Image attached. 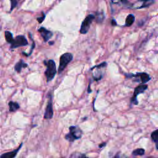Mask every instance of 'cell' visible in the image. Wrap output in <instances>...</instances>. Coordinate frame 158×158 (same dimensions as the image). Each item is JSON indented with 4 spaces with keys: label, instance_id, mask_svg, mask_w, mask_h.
Instances as JSON below:
<instances>
[{
    "label": "cell",
    "instance_id": "8",
    "mask_svg": "<svg viewBox=\"0 0 158 158\" xmlns=\"http://www.w3.org/2000/svg\"><path fill=\"white\" fill-rule=\"evenodd\" d=\"M147 88H148V85H146V84H141V85H139L137 86L135 88L133 96L131 97V98L130 99L131 102L133 104L138 105V101L137 100V96L139 94L143 93L147 89Z\"/></svg>",
    "mask_w": 158,
    "mask_h": 158
},
{
    "label": "cell",
    "instance_id": "10",
    "mask_svg": "<svg viewBox=\"0 0 158 158\" xmlns=\"http://www.w3.org/2000/svg\"><path fill=\"white\" fill-rule=\"evenodd\" d=\"M38 32L41 34V36L43 38L44 43L48 41L49 40L51 39L53 36V33L51 31L47 30L46 28L43 27H41L38 29Z\"/></svg>",
    "mask_w": 158,
    "mask_h": 158
},
{
    "label": "cell",
    "instance_id": "2",
    "mask_svg": "<svg viewBox=\"0 0 158 158\" xmlns=\"http://www.w3.org/2000/svg\"><path fill=\"white\" fill-rule=\"evenodd\" d=\"M43 62L46 66V69L44 71V75L46 77V81L49 82L54 78L57 73L56 63L52 59L44 60Z\"/></svg>",
    "mask_w": 158,
    "mask_h": 158
},
{
    "label": "cell",
    "instance_id": "22",
    "mask_svg": "<svg viewBox=\"0 0 158 158\" xmlns=\"http://www.w3.org/2000/svg\"><path fill=\"white\" fill-rule=\"evenodd\" d=\"M45 17H46L45 14H44L43 12H42V15H41V17H38V18L36 19H37V21L38 22V23H42V22L44 21V19H45Z\"/></svg>",
    "mask_w": 158,
    "mask_h": 158
},
{
    "label": "cell",
    "instance_id": "24",
    "mask_svg": "<svg viewBox=\"0 0 158 158\" xmlns=\"http://www.w3.org/2000/svg\"><path fill=\"white\" fill-rule=\"evenodd\" d=\"M106 145V142H104V143H101V144H100L99 145V148H103V147H104Z\"/></svg>",
    "mask_w": 158,
    "mask_h": 158
},
{
    "label": "cell",
    "instance_id": "18",
    "mask_svg": "<svg viewBox=\"0 0 158 158\" xmlns=\"http://www.w3.org/2000/svg\"><path fill=\"white\" fill-rule=\"evenodd\" d=\"M29 37L30 38L31 40V41H32V44H31V46L30 51L28 54H27V53H26V52H22V54H23L24 56H30V55H31V52H33V49H35V43L34 40H33V38H32V37H31V34H30V33H29Z\"/></svg>",
    "mask_w": 158,
    "mask_h": 158
},
{
    "label": "cell",
    "instance_id": "16",
    "mask_svg": "<svg viewBox=\"0 0 158 158\" xmlns=\"http://www.w3.org/2000/svg\"><path fill=\"white\" fill-rule=\"evenodd\" d=\"M135 20V17L133 14H128L125 20V26L127 27L131 26L134 23Z\"/></svg>",
    "mask_w": 158,
    "mask_h": 158
},
{
    "label": "cell",
    "instance_id": "1",
    "mask_svg": "<svg viewBox=\"0 0 158 158\" xmlns=\"http://www.w3.org/2000/svg\"><path fill=\"white\" fill-rule=\"evenodd\" d=\"M4 36L6 41L10 44V49L27 46L28 44V42L24 35H17L14 38L12 33L10 31H5Z\"/></svg>",
    "mask_w": 158,
    "mask_h": 158
},
{
    "label": "cell",
    "instance_id": "26",
    "mask_svg": "<svg viewBox=\"0 0 158 158\" xmlns=\"http://www.w3.org/2000/svg\"><path fill=\"white\" fill-rule=\"evenodd\" d=\"M54 43V41H52V42H49V44H50V45H52V44H53Z\"/></svg>",
    "mask_w": 158,
    "mask_h": 158
},
{
    "label": "cell",
    "instance_id": "14",
    "mask_svg": "<svg viewBox=\"0 0 158 158\" xmlns=\"http://www.w3.org/2000/svg\"><path fill=\"white\" fill-rule=\"evenodd\" d=\"M9 107V111L10 112H13L16 111L20 108V105L17 102L14 101H9L8 103Z\"/></svg>",
    "mask_w": 158,
    "mask_h": 158
},
{
    "label": "cell",
    "instance_id": "11",
    "mask_svg": "<svg viewBox=\"0 0 158 158\" xmlns=\"http://www.w3.org/2000/svg\"><path fill=\"white\" fill-rule=\"evenodd\" d=\"M154 3V1L146 0V1H138L132 5V9H142L150 6Z\"/></svg>",
    "mask_w": 158,
    "mask_h": 158
},
{
    "label": "cell",
    "instance_id": "23",
    "mask_svg": "<svg viewBox=\"0 0 158 158\" xmlns=\"http://www.w3.org/2000/svg\"><path fill=\"white\" fill-rule=\"evenodd\" d=\"M122 157H123V156H122L121 154H120V153H117L115 156H114L113 157H112V158H122Z\"/></svg>",
    "mask_w": 158,
    "mask_h": 158
},
{
    "label": "cell",
    "instance_id": "15",
    "mask_svg": "<svg viewBox=\"0 0 158 158\" xmlns=\"http://www.w3.org/2000/svg\"><path fill=\"white\" fill-rule=\"evenodd\" d=\"M151 138L153 142L156 143V148L158 150V129L153 131L151 134Z\"/></svg>",
    "mask_w": 158,
    "mask_h": 158
},
{
    "label": "cell",
    "instance_id": "5",
    "mask_svg": "<svg viewBox=\"0 0 158 158\" xmlns=\"http://www.w3.org/2000/svg\"><path fill=\"white\" fill-rule=\"evenodd\" d=\"M73 54L70 52H65L62 54L59 59V65L58 67V73L60 74L67 66V65L72 60Z\"/></svg>",
    "mask_w": 158,
    "mask_h": 158
},
{
    "label": "cell",
    "instance_id": "9",
    "mask_svg": "<svg viewBox=\"0 0 158 158\" xmlns=\"http://www.w3.org/2000/svg\"><path fill=\"white\" fill-rule=\"evenodd\" d=\"M54 114V111L52 109V96L51 94H49V97L48 98V103L45 109V112L44 114V119H51L52 118Z\"/></svg>",
    "mask_w": 158,
    "mask_h": 158
},
{
    "label": "cell",
    "instance_id": "17",
    "mask_svg": "<svg viewBox=\"0 0 158 158\" xmlns=\"http://www.w3.org/2000/svg\"><path fill=\"white\" fill-rule=\"evenodd\" d=\"M70 158H89V157L86 156L85 154H83L79 152H75L71 154Z\"/></svg>",
    "mask_w": 158,
    "mask_h": 158
},
{
    "label": "cell",
    "instance_id": "19",
    "mask_svg": "<svg viewBox=\"0 0 158 158\" xmlns=\"http://www.w3.org/2000/svg\"><path fill=\"white\" fill-rule=\"evenodd\" d=\"M145 151L143 148H138L133 151L132 155L133 156H143L144 154Z\"/></svg>",
    "mask_w": 158,
    "mask_h": 158
},
{
    "label": "cell",
    "instance_id": "21",
    "mask_svg": "<svg viewBox=\"0 0 158 158\" xmlns=\"http://www.w3.org/2000/svg\"><path fill=\"white\" fill-rule=\"evenodd\" d=\"M10 3H11V7H10V12H12V10H13L14 8H15L17 6V4H18V1H12L11 0L10 1Z\"/></svg>",
    "mask_w": 158,
    "mask_h": 158
},
{
    "label": "cell",
    "instance_id": "6",
    "mask_svg": "<svg viewBox=\"0 0 158 158\" xmlns=\"http://www.w3.org/2000/svg\"><path fill=\"white\" fill-rule=\"evenodd\" d=\"M94 19L95 16L93 14H89L85 18V19L81 22L80 29V32L81 34L84 35L88 33L90 28V26Z\"/></svg>",
    "mask_w": 158,
    "mask_h": 158
},
{
    "label": "cell",
    "instance_id": "13",
    "mask_svg": "<svg viewBox=\"0 0 158 158\" xmlns=\"http://www.w3.org/2000/svg\"><path fill=\"white\" fill-rule=\"evenodd\" d=\"M28 67V64L25 63L22 59H20L18 62L16 63V64L14 65V70L17 73H20L22 69Z\"/></svg>",
    "mask_w": 158,
    "mask_h": 158
},
{
    "label": "cell",
    "instance_id": "3",
    "mask_svg": "<svg viewBox=\"0 0 158 158\" xmlns=\"http://www.w3.org/2000/svg\"><path fill=\"white\" fill-rule=\"evenodd\" d=\"M83 135L82 130L78 126H70L69 132L65 135V138L70 142H73L76 139H79Z\"/></svg>",
    "mask_w": 158,
    "mask_h": 158
},
{
    "label": "cell",
    "instance_id": "12",
    "mask_svg": "<svg viewBox=\"0 0 158 158\" xmlns=\"http://www.w3.org/2000/svg\"><path fill=\"white\" fill-rule=\"evenodd\" d=\"M22 143L20 144V145L15 150H13L12 151H10V152H5V153H3L2 154L1 156H0V158H14L17 154L18 153L20 149V148H22Z\"/></svg>",
    "mask_w": 158,
    "mask_h": 158
},
{
    "label": "cell",
    "instance_id": "7",
    "mask_svg": "<svg viewBox=\"0 0 158 158\" xmlns=\"http://www.w3.org/2000/svg\"><path fill=\"white\" fill-rule=\"evenodd\" d=\"M125 76L128 78L133 77L136 78L137 79L135 80L137 82H140L141 84H146L147 82H148L151 80L150 76L145 72H139L136 73L135 74L133 73H126Z\"/></svg>",
    "mask_w": 158,
    "mask_h": 158
},
{
    "label": "cell",
    "instance_id": "20",
    "mask_svg": "<svg viewBox=\"0 0 158 158\" xmlns=\"http://www.w3.org/2000/svg\"><path fill=\"white\" fill-rule=\"evenodd\" d=\"M98 15H96L98 16L97 17V22H102L103 19H104V14L103 12H100V13H98L97 12Z\"/></svg>",
    "mask_w": 158,
    "mask_h": 158
},
{
    "label": "cell",
    "instance_id": "27",
    "mask_svg": "<svg viewBox=\"0 0 158 158\" xmlns=\"http://www.w3.org/2000/svg\"><path fill=\"white\" fill-rule=\"evenodd\" d=\"M146 158H157V157H152V156H150V157H147Z\"/></svg>",
    "mask_w": 158,
    "mask_h": 158
},
{
    "label": "cell",
    "instance_id": "25",
    "mask_svg": "<svg viewBox=\"0 0 158 158\" xmlns=\"http://www.w3.org/2000/svg\"><path fill=\"white\" fill-rule=\"evenodd\" d=\"M111 24L112 25H117V22H115V20L114 19H112L111 21Z\"/></svg>",
    "mask_w": 158,
    "mask_h": 158
},
{
    "label": "cell",
    "instance_id": "4",
    "mask_svg": "<svg viewBox=\"0 0 158 158\" xmlns=\"http://www.w3.org/2000/svg\"><path fill=\"white\" fill-rule=\"evenodd\" d=\"M107 64L106 62H103L91 69V70H92V75L94 80H99L103 77L105 73L104 69L107 67Z\"/></svg>",
    "mask_w": 158,
    "mask_h": 158
}]
</instances>
